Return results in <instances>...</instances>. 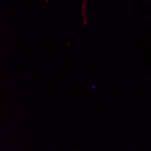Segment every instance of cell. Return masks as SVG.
I'll list each match as a JSON object with an SVG mask.
<instances>
[{
  "label": "cell",
  "instance_id": "obj_1",
  "mask_svg": "<svg viewBox=\"0 0 151 151\" xmlns=\"http://www.w3.org/2000/svg\"><path fill=\"white\" fill-rule=\"evenodd\" d=\"M88 1L89 0H82L81 6V15L83 21V24H87V14H88Z\"/></svg>",
  "mask_w": 151,
  "mask_h": 151
}]
</instances>
